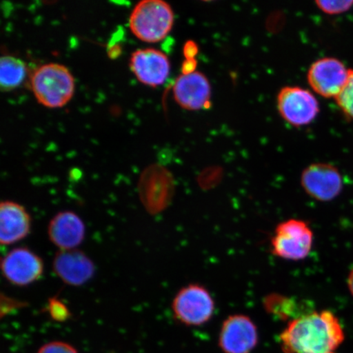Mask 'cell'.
I'll return each instance as SVG.
<instances>
[{"label": "cell", "instance_id": "cell-1", "mask_svg": "<svg viewBox=\"0 0 353 353\" xmlns=\"http://www.w3.org/2000/svg\"><path fill=\"white\" fill-rule=\"evenodd\" d=\"M344 332L332 312H310L288 322L280 334L285 353H335Z\"/></svg>", "mask_w": 353, "mask_h": 353}, {"label": "cell", "instance_id": "cell-2", "mask_svg": "<svg viewBox=\"0 0 353 353\" xmlns=\"http://www.w3.org/2000/svg\"><path fill=\"white\" fill-rule=\"evenodd\" d=\"M30 88L39 103L48 108L68 104L74 92V79L65 65L48 63L39 66L30 78Z\"/></svg>", "mask_w": 353, "mask_h": 353}, {"label": "cell", "instance_id": "cell-3", "mask_svg": "<svg viewBox=\"0 0 353 353\" xmlns=\"http://www.w3.org/2000/svg\"><path fill=\"white\" fill-rule=\"evenodd\" d=\"M174 22V13L169 3L161 0H144L132 10L130 28L140 41L157 43L170 32Z\"/></svg>", "mask_w": 353, "mask_h": 353}, {"label": "cell", "instance_id": "cell-4", "mask_svg": "<svg viewBox=\"0 0 353 353\" xmlns=\"http://www.w3.org/2000/svg\"><path fill=\"white\" fill-rule=\"evenodd\" d=\"M313 232L309 225L300 219H289L277 225L271 240V251L278 258L300 261L310 254Z\"/></svg>", "mask_w": 353, "mask_h": 353}, {"label": "cell", "instance_id": "cell-5", "mask_svg": "<svg viewBox=\"0 0 353 353\" xmlns=\"http://www.w3.org/2000/svg\"><path fill=\"white\" fill-rule=\"evenodd\" d=\"M172 311L176 321L188 326H200L213 316L215 304L204 286L191 284L183 287L172 302Z\"/></svg>", "mask_w": 353, "mask_h": 353}, {"label": "cell", "instance_id": "cell-6", "mask_svg": "<svg viewBox=\"0 0 353 353\" xmlns=\"http://www.w3.org/2000/svg\"><path fill=\"white\" fill-rule=\"evenodd\" d=\"M277 107L290 125H309L319 113V103L311 92L299 87H285L277 96Z\"/></svg>", "mask_w": 353, "mask_h": 353}, {"label": "cell", "instance_id": "cell-7", "mask_svg": "<svg viewBox=\"0 0 353 353\" xmlns=\"http://www.w3.org/2000/svg\"><path fill=\"white\" fill-rule=\"evenodd\" d=\"M352 70L342 61L333 57H325L311 65L307 81L316 94L326 99H336L346 86Z\"/></svg>", "mask_w": 353, "mask_h": 353}, {"label": "cell", "instance_id": "cell-8", "mask_svg": "<svg viewBox=\"0 0 353 353\" xmlns=\"http://www.w3.org/2000/svg\"><path fill=\"white\" fill-rule=\"evenodd\" d=\"M3 276L10 284L28 286L41 279L43 274V260L34 251L19 247L10 251L2 259Z\"/></svg>", "mask_w": 353, "mask_h": 353}, {"label": "cell", "instance_id": "cell-9", "mask_svg": "<svg viewBox=\"0 0 353 353\" xmlns=\"http://www.w3.org/2000/svg\"><path fill=\"white\" fill-rule=\"evenodd\" d=\"M173 181L169 172L159 165H152L143 172L139 183L141 201L150 214L160 213L170 201Z\"/></svg>", "mask_w": 353, "mask_h": 353}, {"label": "cell", "instance_id": "cell-10", "mask_svg": "<svg viewBox=\"0 0 353 353\" xmlns=\"http://www.w3.org/2000/svg\"><path fill=\"white\" fill-rule=\"evenodd\" d=\"M258 342L257 326L248 316H229L221 326L219 346L223 353H251Z\"/></svg>", "mask_w": 353, "mask_h": 353}, {"label": "cell", "instance_id": "cell-11", "mask_svg": "<svg viewBox=\"0 0 353 353\" xmlns=\"http://www.w3.org/2000/svg\"><path fill=\"white\" fill-rule=\"evenodd\" d=\"M301 185L309 196L316 201H333L342 192L343 179L337 168L325 163L312 164L303 170Z\"/></svg>", "mask_w": 353, "mask_h": 353}, {"label": "cell", "instance_id": "cell-12", "mask_svg": "<svg viewBox=\"0 0 353 353\" xmlns=\"http://www.w3.org/2000/svg\"><path fill=\"white\" fill-rule=\"evenodd\" d=\"M132 72L145 85H162L170 76V63L164 52L156 48H143L132 52L130 63Z\"/></svg>", "mask_w": 353, "mask_h": 353}, {"label": "cell", "instance_id": "cell-13", "mask_svg": "<svg viewBox=\"0 0 353 353\" xmlns=\"http://www.w3.org/2000/svg\"><path fill=\"white\" fill-rule=\"evenodd\" d=\"M57 277L70 286H81L94 277L96 267L92 259L81 250H59L52 262Z\"/></svg>", "mask_w": 353, "mask_h": 353}, {"label": "cell", "instance_id": "cell-14", "mask_svg": "<svg viewBox=\"0 0 353 353\" xmlns=\"http://www.w3.org/2000/svg\"><path fill=\"white\" fill-rule=\"evenodd\" d=\"M174 98L181 108L188 110L208 109L211 105V87L208 79L199 72L183 74L173 88Z\"/></svg>", "mask_w": 353, "mask_h": 353}, {"label": "cell", "instance_id": "cell-15", "mask_svg": "<svg viewBox=\"0 0 353 353\" xmlns=\"http://www.w3.org/2000/svg\"><path fill=\"white\" fill-rule=\"evenodd\" d=\"M85 232L82 219L70 210L57 213L48 226V238L59 250L77 249L85 240Z\"/></svg>", "mask_w": 353, "mask_h": 353}, {"label": "cell", "instance_id": "cell-16", "mask_svg": "<svg viewBox=\"0 0 353 353\" xmlns=\"http://www.w3.org/2000/svg\"><path fill=\"white\" fill-rule=\"evenodd\" d=\"M32 219L29 212L19 203L4 201L0 205V242L11 245L28 236Z\"/></svg>", "mask_w": 353, "mask_h": 353}, {"label": "cell", "instance_id": "cell-17", "mask_svg": "<svg viewBox=\"0 0 353 353\" xmlns=\"http://www.w3.org/2000/svg\"><path fill=\"white\" fill-rule=\"evenodd\" d=\"M26 76V66L17 57L6 55L0 59V87L3 92L15 90Z\"/></svg>", "mask_w": 353, "mask_h": 353}, {"label": "cell", "instance_id": "cell-18", "mask_svg": "<svg viewBox=\"0 0 353 353\" xmlns=\"http://www.w3.org/2000/svg\"><path fill=\"white\" fill-rule=\"evenodd\" d=\"M264 306L268 313L281 320L292 321L307 314L301 307H298L296 302L278 294L268 295L264 300Z\"/></svg>", "mask_w": 353, "mask_h": 353}, {"label": "cell", "instance_id": "cell-19", "mask_svg": "<svg viewBox=\"0 0 353 353\" xmlns=\"http://www.w3.org/2000/svg\"><path fill=\"white\" fill-rule=\"evenodd\" d=\"M335 100L345 116L353 120V70L346 86Z\"/></svg>", "mask_w": 353, "mask_h": 353}, {"label": "cell", "instance_id": "cell-20", "mask_svg": "<svg viewBox=\"0 0 353 353\" xmlns=\"http://www.w3.org/2000/svg\"><path fill=\"white\" fill-rule=\"evenodd\" d=\"M46 312L52 320L59 322L68 321L72 316L68 307L57 297L48 299Z\"/></svg>", "mask_w": 353, "mask_h": 353}, {"label": "cell", "instance_id": "cell-21", "mask_svg": "<svg viewBox=\"0 0 353 353\" xmlns=\"http://www.w3.org/2000/svg\"><path fill=\"white\" fill-rule=\"evenodd\" d=\"M317 7L330 15L342 14L350 10L353 6L352 0H341V1H316Z\"/></svg>", "mask_w": 353, "mask_h": 353}, {"label": "cell", "instance_id": "cell-22", "mask_svg": "<svg viewBox=\"0 0 353 353\" xmlns=\"http://www.w3.org/2000/svg\"><path fill=\"white\" fill-rule=\"evenodd\" d=\"M37 353H78L76 348L68 343L54 341L44 344Z\"/></svg>", "mask_w": 353, "mask_h": 353}, {"label": "cell", "instance_id": "cell-23", "mask_svg": "<svg viewBox=\"0 0 353 353\" xmlns=\"http://www.w3.org/2000/svg\"><path fill=\"white\" fill-rule=\"evenodd\" d=\"M184 54L186 56L187 59H195L197 54V47L195 43L189 41L184 47Z\"/></svg>", "mask_w": 353, "mask_h": 353}, {"label": "cell", "instance_id": "cell-24", "mask_svg": "<svg viewBox=\"0 0 353 353\" xmlns=\"http://www.w3.org/2000/svg\"><path fill=\"white\" fill-rule=\"evenodd\" d=\"M347 285H348V289H350V292L353 296V269L351 271L350 276H348Z\"/></svg>", "mask_w": 353, "mask_h": 353}]
</instances>
